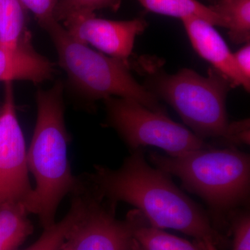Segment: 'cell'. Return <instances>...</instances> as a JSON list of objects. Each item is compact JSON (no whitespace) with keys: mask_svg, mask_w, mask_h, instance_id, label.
I'll use <instances>...</instances> for the list:
<instances>
[{"mask_svg":"<svg viewBox=\"0 0 250 250\" xmlns=\"http://www.w3.org/2000/svg\"><path fill=\"white\" fill-rule=\"evenodd\" d=\"M29 214L22 203L0 207V250H19L34 230Z\"/></svg>","mask_w":250,"mask_h":250,"instance_id":"cell-13","label":"cell"},{"mask_svg":"<svg viewBox=\"0 0 250 250\" xmlns=\"http://www.w3.org/2000/svg\"><path fill=\"white\" fill-rule=\"evenodd\" d=\"M72 37L113 58L127 62L136 37L147 28L142 18L116 21L96 18L95 14L72 15L62 22Z\"/></svg>","mask_w":250,"mask_h":250,"instance_id":"cell-9","label":"cell"},{"mask_svg":"<svg viewBox=\"0 0 250 250\" xmlns=\"http://www.w3.org/2000/svg\"><path fill=\"white\" fill-rule=\"evenodd\" d=\"M1 110H2V103L0 104V116H1Z\"/></svg>","mask_w":250,"mask_h":250,"instance_id":"cell-26","label":"cell"},{"mask_svg":"<svg viewBox=\"0 0 250 250\" xmlns=\"http://www.w3.org/2000/svg\"><path fill=\"white\" fill-rule=\"evenodd\" d=\"M170 174L147 162L143 148L135 149L118 169L101 165L83 178L100 196L118 205L134 206L151 226L172 229L218 250L229 246L228 237L213 226L207 212L174 184Z\"/></svg>","mask_w":250,"mask_h":250,"instance_id":"cell-1","label":"cell"},{"mask_svg":"<svg viewBox=\"0 0 250 250\" xmlns=\"http://www.w3.org/2000/svg\"><path fill=\"white\" fill-rule=\"evenodd\" d=\"M62 250H70V246H69V245L67 244V242H65V244H64L63 247H62Z\"/></svg>","mask_w":250,"mask_h":250,"instance_id":"cell-25","label":"cell"},{"mask_svg":"<svg viewBox=\"0 0 250 250\" xmlns=\"http://www.w3.org/2000/svg\"><path fill=\"white\" fill-rule=\"evenodd\" d=\"M27 11L34 15L42 29L57 21L54 17L59 0H18Z\"/></svg>","mask_w":250,"mask_h":250,"instance_id":"cell-20","label":"cell"},{"mask_svg":"<svg viewBox=\"0 0 250 250\" xmlns=\"http://www.w3.org/2000/svg\"><path fill=\"white\" fill-rule=\"evenodd\" d=\"M151 163L177 177L182 187L202 198L214 228L229 235L231 216L248 208L250 196V156L236 147H211L179 156L151 152Z\"/></svg>","mask_w":250,"mask_h":250,"instance_id":"cell-3","label":"cell"},{"mask_svg":"<svg viewBox=\"0 0 250 250\" xmlns=\"http://www.w3.org/2000/svg\"><path fill=\"white\" fill-rule=\"evenodd\" d=\"M54 70L53 62L36 52L31 40L16 49L0 45V82L22 80L38 84L50 80Z\"/></svg>","mask_w":250,"mask_h":250,"instance_id":"cell-11","label":"cell"},{"mask_svg":"<svg viewBox=\"0 0 250 250\" xmlns=\"http://www.w3.org/2000/svg\"><path fill=\"white\" fill-rule=\"evenodd\" d=\"M126 216L133 226V236L142 250H207L203 242H190L151 226L139 210H129Z\"/></svg>","mask_w":250,"mask_h":250,"instance_id":"cell-12","label":"cell"},{"mask_svg":"<svg viewBox=\"0 0 250 250\" xmlns=\"http://www.w3.org/2000/svg\"><path fill=\"white\" fill-rule=\"evenodd\" d=\"M74 216L73 208L70 207L61 221L45 228L40 238L24 250H62L73 223Z\"/></svg>","mask_w":250,"mask_h":250,"instance_id":"cell-18","label":"cell"},{"mask_svg":"<svg viewBox=\"0 0 250 250\" xmlns=\"http://www.w3.org/2000/svg\"><path fill=\"white\" fill-rule=\"evenodd\" d=\"M238 69L243 76L250 80V44H244L239 50L233 54Z\"/></svg>","mask_w":250,"mask_h":250,"instance_id":"cell-22","label":"cell"},{"mask_svg":"<svg viewBox=\"0 0 250 250\" xmlns=\"http://www.w3.org/2000/svg\"><path fill=\"white\" fill-rule=\"evenodd\" d=\"M229 233L232 250H250V213L248 208L237 210L231 216Z\"/></svg>","mask_w":250,"mask_h":250,"instance_id":"cell-19","label":"cell"},{"mask_svg":"<svg viewBox=\"0 0 250 250\" xmlns=\"http://www.w3.org/2000/svg\"><path fill=\"white\" fill-rule=\"evenodd\" d=\"M209 7L225 21L233 44L250 42V0H215Z\"/></svg>","mask_w":250,"mask_h":250,"instance_id":"cell-15","label":"cell"},{"mask_svg":"<svg viewBox=\"0 0 250 250\" xmlns=\"http://www.w3.org/2000/svg\"><path fill=\"white\" fill-rule=\"evenodd\" d=\"M148 11L156 14L182 18L195 16L213 26L225 28V21L197 0H138Z\"/></svg>","mask_w":250,"mask_h":250,"instance_id":"cell-16","label":"cell"},{"mask_svg":"<svg viewBox=\"0 0 250 250\" xmlns=\"http://www.w3.org/2000/svg\"><path fill=\"white\" fill-rule=\"evenodd\" d=\"M206 247H207V250H218V248H216L214 246V245L213 244V243H205Z\"/></svg>","mask_w":250,"mask_h":250,"instance_id":"cell-23","label":"cell"},{"mask_svg":"<svg viewBox=\"0 0 250 250\" xmlns=\"http://www.w3.org/2000/svg\"><path fill=\"white\" fill-rule=\"evenodd\" d=\"M63 84L61 81L36 95L37 119L27 150L29 172L34 176L36 187L26 202L29 214L39 217L44 229L55 223L61 202L83 187V177L72 174L68 158V133L65 126Z\"/></svg>","mask_w":250,"mask_h":250,"instance_id":"cell-2","label":"cell"},{"mask_svg":"<svg viewBox=\"0 0 250 250\" xmlns=\"http://www.w3.org/2000/svg\"><path fill=\"white\" fill-rule=\"evenodd\" d=\"M121 4V0H59L54 17L62 23L72 15L95 14L101 9L117 11Z\"/></svg>","mask_w":250,"mask_h":250,"instance_id":"cell-17","label":"cell"},{"mask_svg":"<svg viewBox=\"0 0 250 250\" xmlns=\"http://www.w3.org/2000/svg\"><path fill=\"white\" fill-rule=\"evenodd\" d=\"M233 146L250 144V120L230 123L226 140Z\"/></svg>","mask_w":250,"mask_h":250,"instance_id":"cell-21","label":"cell"},{"mask_svg":"<svg viewBox=\"0 0 250 250\" xmlns=\"http://www.w3.org/2000/svg\"><path fill=\"white\" fill-rule=\"evenodd\" d=\"M132 250H142L141 248H140L139 244H138L137 242L136 241L134 238V241H133Z\"/></svg>","mask_w":250,"mask_h":250,"instance_id":"cell-24","label":"cell"},{"mask_svg":"<svg viewBox=\"0 0 250 250\" xmlns=\"http://www.w3.org/2000/svg\"><path fill=\"white\" fill-rule=\"evenodd\" d=\"M182 21L197 53L228 79L233 87L242 86L249 93L250 80L240 71L233 54L214 26L195 16L182 18Z\"/></svg>","mask_w":250,"mask_h":250,"instance_id":"cell-10","label":"cell"},{"mask_svg":"<svg viewBox=\"0 0 250 250\" xmlns=\"http://www.w3.org/2000/svg\"><path fill=\"white\" fill-rule=\"evenodd\" d=\"M29 172L25 141L16 116L14 85L5 82L0 116V207L11 203L25 207L34 190Z\"/></svg>","mask_w":250,"mask_h":250,"instance_id":"cell-8","label":"cell"},{"mask_svg":"<svg viewBox=\"0 0 250 250\" xmlns=\"http://www.w3.org/2000/svg\"><path fill=\"white\" fill-rule=\"evenodd\" d=\"M139 67L146 77V88L169 104L194 134L204 140H226V99L233 87L228 79L214 68L207 76L188 68L169 75L149 59L140 60Z\"/></svg>","mask_w":250,"mask_h":250,"instance_id":"cell-4","label":"cell"},{"mask_svg":"<svg viewBox=\"0 0 250 250\" xmlns=\"http://www.w3.org/2000/svg\"><path fill=\"white\" fill-rule=\"evenodd\" d=\"M83 181V188L72 195L75 216L66 240L70 250H132L130 219L118 220L117 204L100 196Z\"/></svg>","mask_w":250,"mask_h":250,"instance_id":"cell-7","label":"cell"},{"mask_svg":"<svg viewBox=\"0 0 250 250\" xmlns=\"http://www.w3.org/2000/svg\"><path fill=\"white\" fill-rule=\"evenodd\" d=\"M44 29L55 47L59 66L66 74L67 83L81 98L90 102L110 97L131 99L153 111L166 113L159 100L133 76L129 62L113 58L77 41L58 21Z\"/></svg>","mask_w":250,"mask_h":250,"instance_id":"cell-5","label":"cell"},{"mask_svg":"<svg viewBox=\"0 0 250 250\" xmlns=\"http://www.w3.org/2000/svg\"><path fill=\"white\" fill-rule=\"evenodd\" d=\"M30 40L24 8L18 0H0V45L16 49Z\"/></svg>","mask_w":250,"mask_h":250,"instance_id":"cell-14","label":"cell"},{"mask_svg":"<svg viewBox=\"0 0 250 250\" xmlns=\"http://www.w3.org/2000/svg\"><path fill=\"white\" fill-rule=\"evenodd\" d=\"M103 101L108 125L132 151L152 146L175 157L213 147L165 112L153 111L131 99L110 97Z\"/></svg>","mask_w":250,"mask_h":250,"instance_id":"cell-6","label":"cell"}]
</instances>
